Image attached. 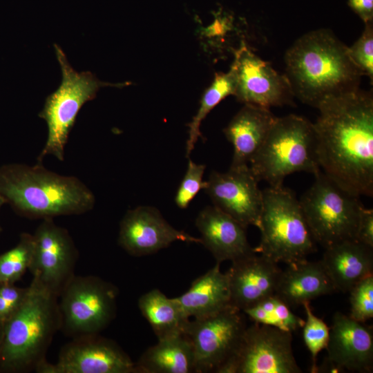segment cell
Here are the masks:
<instances>
[{
	"label": "cell",
	"instance_id": "1f68e13d",
	"mask_svg": "<svg viewBox=\"0 0 373 373\" xmlns=\"http://www.w3.org/2000/svg\"><path fill=\"white\" fill-rule=\"evenodd\" d=\"M361 37L348 47V53L354 64L363 75L373 80V26L366 23Z\"/></svg>",
	"mask_w": 373,
	"mask_h": 373
},
{
	"label": "cell",
	"instance_id": "83f0119b",
	"mask_svg": "<svg viewBox=\"0 0 373 373\" xmlns=\"http://www.w3.org/2000/svg\"><path fill=\"white\" fill-rule=\"evenodd\" d=\"M32 234H21L17 245L0 255V283H15L29 270L33 254Z\"/></svg>",
	"mask_w": 373,
	"mask_h": 373
},
{
	"label": "cell",
	"instance_id": "44dd1931",
	"mask_svg": "<svg viewBox=\"0 0 373 373\" xmlns=\"http://www.w3.org/2000/svg\"><path fill=\"white\" fill-rule=\"evenodd\" d=\"M276 117L268 108L244 104L223 130L233 148L230 166L248 165L265 142Z\"/></svg>",
	"mask_w": 373,
	"mask_h": 373
},
{
	"label": "cell",
	"instance_id": "5b68a950",
	"mask_svg": "<svg viewBox=\"0 0 373 373\" xmlns=\"http://www.w3.org/2000/svg\"><path fill=\"white\" fill-rule=\"evenodd\" d=\"M258 229L260 240L254 251L276 263L290 265L305 260L316 251V242L299 200L293 191L283 185L262 190Z\"/></svg>",
	"mask_w": 373,
	"mask_h": 373
},
{
	"label": "cell",
	"instance_id": "52a82bcc",
	"mask_svg": "<svg viewBox=\"0 0 373 373\" xmlns=\"http://www.w3.org/2000/svg\"><path fill=\"white\" fill-rule=\"evenodd\" d=\"M54 47L62 79L58 88L46 98L43 109L38 115L48 126L47 140L37 157L38 162L49 155L64 161L65 146L79 111L87 102L96 97L101 88H122L131 84L102 82L90 71L77 72L60 46L54 44Z\"/></svg>",
	"mask_w": 373,
	"mask_h": 373
},
{
	"label": "cell",
	"instance_id": "30bf717a",
	"mask_svg": "<svg viewBox=\"0 0 373 373\" xmlns=\"http://www.w3.org/2000/svg\"><path fill=\"white\" fill-rule=\"evenodd\" d=\"M245 314L229 305L213 314L190 319L184 334L193 350L196 373H220L236 354L247 328Z\"/></svg>",
	"mask_w": 373,
	"mask_h": 373
},
{
	"label": "cell",
	"instance_id": "8fae6325",
	"mask_svg": "<svg viewBox=\"0 0 373 373\" xmlns=\"http://www.w3.org/2000/svg\"><path fill=\"white\" fill-rule=\"evenodd\" d=\"M291 343V332L254 323L220 373H300Z\"/></svg>",
	"mask_w": 373,
	"mask_h": 373
},
{
	"label": "cell",
	"instance_id": "6da1fadb",
	"mask_svg": "<svg viewBox=\"0 0 373 373\" xmlns=\"http://www.w3.org/2000/svg\"><path fill=\"white\" fill-rule=\"evenodd\" d=\"M313 124L321 170L347 192L373 195V97L360 88L329 98Z\"/></svg>",
	"mask_w": 373,
	"mask_h": 373
},
{
	"label": "cell",
	"instance_id": "cb8c5ba5",
	"mask_svg": "<svg viewBox=\"0 0 373 373\" xmlns=\"http://www.w3.org/2000/svg\"><path fill=\"white\" fill-rule=\"evenodd\" d=\"M193 372H195L193 350L184 334L158 339L135 363V373Z\"/></svg>",
	"mask_w": 373,
	"mask_h": 373
},
{
	"label": "cell",
	"instance_id": "ac0fdd59",
	"mask_svg": "<svg viewBox=\"0 0 373 373\" xmlns=\"http://www.w3.org/2000/svg\"><path fill=\"white\" fill-rule=\"evenodd\" d=\"M231 262L226 272L231 305L243 311L275 294L282 271L278 263L255 252Z\"/></svg>",
	"mask_w": 373,
	"mask_h": 373
},
{
	"label": "cell",
	"instance_id": "7a4b0ae2",
	"mask_svg": "<svg viewBox=\"0 0 373 373\" xmlns=\"http://www.w3.org/2000/svg\"><path fill=\"white\" fill-rule=\"evenodd\" d=\"M285 64L294 96L316 108L329 98L358 89L363 75L348 47L327 29L298 38L287 50Z\"/></svg>",
	"mask_w": 373,
	"mask_h": 373
},
{
	"label": "cell",
	"instance_id": "4316f807",
	"mask_svg": "<svg viewBox=\"0 0 373 373\" xmlns=\"http://www.w3.org/2000/svg\"><path fill=\"white\" fill-rule=\"evenodd\" d=\"M242 312L254 323L270 325L286 332H292L303 327L305 322L274 294Z\"/></svg>",
	"mask_w": 373,
	"mask_h": 373
},
{
	"label": "cell",
	"instance_id": "d6986e66",
	"mask_svg": "<svg viewBox=\"0 0 373 373\" xmlns=\"http://www.w3.org/2000/svg\"><path fill=\"white\" fill-rule=\"evenodd\" d=\"M195 226L201 235V244L211 253L216 263L232 262L255 252L247 240L246 228L213 205L198 213Z\"/></svg>",
	"mask_w": 373,
	"mask_h": 373
},
{
	"label": "cell",
	"instance_id": "d590c367",
	"mask_svg": "<svg viewBox=\"0 0 373 373\" xmlns=\"http://www.w3.org/2000/svg\"><path fill=\"white\" fill-rule=\"evenodd\" d=\"M15 312L10 305L0 296V321L6 323Z\"/></svg>",
	"mask_w": 373,
	"mask_h": 373
},
{
	"label": "cell",
	"instance_id": "e0dca14e",
	"mask_svg": "<svg viewBox=\"0 0 373 373\" xmlns=\"http://www.w3.org/2000/svg\"><path fill=\"white\" fill-rule=\"evenodd\" d=\"M329 372L343 370L370 372L373 365L371 327L337 312L332 318L326 347Z\"/></svg>",
	"mask_w": 373,
	"mask_h": 373
},
{
	"label": "cell",
	"instance_id": "4dcf8cb0",
	"mask_svg": "<svg viewBox=\"0 0 373 373\" xmlns=\"http://www.w3.org/2000/svg\"><path fill=\"white\" fill-rule=\"evenodd\" d=\"M353 319L365 323L373 316V275L356 284L349 291Z\"/></svg>",
	"mask_w": 373,
	"mask_h": 373
},
{
	"label": "cell",
	"instance_id": "d6a6232c",
	"mask_svg": "<svg viewBox=\"0 0 373 373\" xmlns=\"http://www.w3.org/2000/svg\"><path fill=\"white\" fill-rule=\"evenodd\" d=\"M356 240L373 247V209H361L356 233Z\"/></svg>",
	"mask_w": 373,
	"mask_h": 373
},
{
	"label": "cell",
	"instance_id": "8d00e7d4",
	"mask_svg": "<svg viewBox=\"0 0 373 373\" xmlns=\"http://www.w3.org/2000/svg\"><path fill=\"white\" fill-rule=\"evenodd\" d=\"M4 325H5V323L0 321V358H1L3 338Z\"/></svg>",
	"mask_w": 373,
	"mask_h": 373
},
{
	"label": "cell",
	"instance_id": "8992f818",
	"mask_svg": "<svg viewBox=\"0 0 373 373\" xmlns=\"http://www.w3.org/2000/svg\"><path fill=\"white\" fill-rule=\"evenodd\" d=\"M249 164L258 182L269 186L283 185L285 178L296 172L314 175L321 169L313 123L294 114L277 117Z\"/></svg>",
	"mask_w": 373,
	"mask_h": 373
},
{
	"label": "cell",
	"instance_id": "5bb4252c",
	"mask_svg": "<svg viewBox=\"0 0 373 373\" xmlns=\"http://www.w3.org/2000/svg\"><path fill=\"white\" fill-rule=\"evenodd\" d=\"M40 373H135V363L113 341L99 334L73 338L61 350L57 363L45 361Z\"/></svg>",
	"mask_w": 373,
	"mask_h": 373
},
{
	"label": "cell",
	"instance_id": "484cf974",
	"mask_svg": "<svg viewBox=\"0 0 373 373\" xmlns=\"http://www.w3.org/2000/svg\"><path fill=\"white\" fill-rule=\"evenodd\" d=\"M235 77L230 68L227 73H219L210 86L204 90L199 108L187 126L189 137L186 146V157H189L198 138L201 136L200 126L207 115L224 99L235 93Z\"/></svg>",
	"mask_w": 373,
	"mask_h": 373
},
{
	"label": "cell",
	"instance_id": "9a60e30c",
	"mask_svg": "<svg viewBox=\"0 0 373 373\" xmlns=\"http://www.w3.org/2000/svg\"><path fill=\"white\" fill-rule=\"evenodd\" d=\"M249 165L230 166L228 171H212L206 181L205 192L213 206L246 229L258 228L262 208V191Z\"/></svg>",
	"mask_w": 373,
	"mask_h": 373
},
{
	"label": "cell",
	"instance_id": "f546056e",
	"mask_svg": "<svg viewBox=\"0 0 373 373\" xmlns=\"http://www.w3.org/2000/svg\"><path fill=\"white\" fill-rule=\"evenodd\" d=\"M206 166L197 164L189 158L187 169L175 196V202L181 209H186L191 202L202 189H204L206 181L203 175Z\"/></svg>",
	"mask_w": 373,
	"mask_h": 373
},
{
	"label": "cell",
	"instance_id": "836d02e7",
	"mask_svg": "<svg viewBox=\"0 0 373 373\" xmlns=\"http://www.w3.org/2000/svg\"><path fill=\"white\" fill-rule=\"evenodd\" d=\"M28 287L21 288L15 283H0V296L16 311L23 303Z\"/></svg>",
	"mask_w": 373,
	"mask_h": 373
},
{
	"label": "cell",
	"instance_id": "f1b7e54d",
	"mask_svg": "<svg viewBox=\"0 0 373 373\" xmlns=\"http://www.w3.org/2000/svg\"><path fill=\"white\" fill-rule=\"evenodd\" d=\"M303 306L306 314V320L303 326V339L312 355V372H316V358L319 352L327 347L329 336V327L321 318L313 313L309 302H305Z\"/></svg>",
	"mask_w": 373,
	"mask_h": 373
},
{
	"label": "cell",
	"instance_id": "d4e9b609",
	"mask_svg": "<svg viewBox=\"0 0 373 373\" xmlns=\"http://www.w3.org/2000/svg\"><path fill=\"white\" fill-rule=\"evenodd\" d=\"M137 304L157 339L184 334L189 318L185 316L175 298H169L154 289L142 295Z\"/></svg>",
	"mask_w": 373,
	"mask_h": 373
},
{
	"label": "cell",
	"instance_id": "2e32d148",
	"mask_svg": "<svg viewBox=\"0 0 373 373\" xmlns=\"http://www.w3.org/2000/svg\"><path fill=\"white\" fill-rule=\"evenodd\" d=\"M178 240L201 244L200 238L173 227L155 207L128 210L119 224L118 243L134 256L156 253Z\"/></svg>",
	"mask_w": 373,
	"mask_h": 373
},
{
	"label": "cell",
	"instance_id": "74e56055",
	"mask_svg": "<svg viewBox=\"0 0 373 373\" xmlns=\"http://www.w3.org/2000/svg\"><path fill=\"white\" fill-rule=\"evenodd\" d=\"M5 203H6L5 199L0 195V209H1V206ZM1 230H2V229L0 227V232L1 231Z\"/></svg>",
	"mask_w": 373,
	"mask_h": 373
},
{
	"label": "cell",
	"instance_id": "4fadbf2b",
	"mask_svg": "<svg viewBox=\"0 0 373 373\" xmlns=\"http://www.w3.org/2000/svg\"><path fill=\"white\" fill-rule=\"evenodd\" d=\"M34 249L30 271L32 279L59 296L75 276L78 252L69 232L52 218L43 219L32 234Z\"/></svg>",
	"mask_w": 373,
	"mask_h": 373
},
{
	"label": "cell",
	"instance_id": "3957f363",
	"mask_svg": "<svg viewBox=\"0 0 373 373\" xmlns=\"http://www.w3.org/2000/svg\"><path fill=\"white\" fill-rule=\"evenodd\" d=\"M0 195L19 215L32 219L82 214L95 202L77 178L49 171L41 162L1 166Z\"/></svg>",
	"mask_w": 373,
	"mask_h": 373
},
{
	"label": "cell",
	"instance_id": "277c9868",
	"mask_svg": "<svg viewBox=\"0 0 373 373\" xmlns=\"http://www.w3.org/2000/svg\"><path fill=\"white\" fill-rule=\"evenodd\" d=\"M58 296L32 279L26 297L4 325L0 368L8 372L36 370L60 329Z\"/></svg>",
	"mask_w": 373,
	"mask_h": 373
},
{
	"label": "cell",
	"instance_id": "7c38bea8",
	"mask_svg": "<svg viewBox=\"0 0 373 373\" xmlns=\"http://www.w3.org/2000/svg\"><path fill=\"white\" fill-rule=\"evenodd\" d=\"M231 68L235 77L234 96L243 104L269 108L294 104L295 96L285 75L278 73L243 41L234 51Z\"/></svg>",
	"mask_w": 373,
	"mask_h": 373
},
{
	"label": "cell",
	"instance_id": "9c48e42d",
	"mask_svg": "<svg viewBox=\"0 0 373 373\" xmlns=\"http://www.w3.org/2000/svg\"><path fill=\"white\" fill-rule=\"evenodd\" d=\"M117 288L94 276H74L61 291L59 310L60 329L78 336L97 334L114 319Z\"/></svg>",
	"mask_w": 373,
	"mask_h": 373
},
{
	"label": "cell",
	"instance_id": "e575fe53",
	"mask_svg": "<svg viewBox=\"0 0 373 373\" xmlns=\"http://www.w3.org/2000/svg\"><path fill=\"white\" fill-rule=\"evenodd\" d=\"M348 4L365 23L372 22L373 0H349Z\"/></svg>",
	"mask_w": 373,
	"mask_h": 373
},
{
	"label": "cell",
	"instance_id": "ba28073f",
	"mask_svg": "<svg viewBox=\"0 0 373 373\" xmlns=\"http://www.w3.org/2000/svg\"><path fill=\"white\" fill-rule=\"evenodd\" d=\"M299 202L316 243L324 248L356 240L361 209L358 196L343 188L321 170Z\"/></svg>",
	"mask_w": 373,
	"mask_h": 373
},
{
	"label": "cell",
	"instance_id": "ffe728a7",
	"mask_svg": "<svg viewBox=\"0 0 373 373\" xmlns=\"http://www.w3.org/2000/svg\"><path fill=\"white\" fill-rule=\"evenodd\" d=\"M325 249L321 262L336 291L349 292L373 275V247L349 240Z\"/></svg>",
	"mask_w": 373,
	"mask_h": 373
},
{
	"label": "cell",
	"instance_id": "603a6c76",
	"mask_svg": "<svg viewBox=\"0 0 373 373\" xmlns=\"http://www.w3.org/2000/svg\"><path fill=\"white\" fill-rule=\"evenodd\" d=\"M220 266L216 263L193 280L186 292L175 298L186 318L205 317L231 305L228 277Z\"/></svg>",
	"mask_w": 373,
	"mask_h": 373
},
{
	"label": "cell",
	"instance_id": "7402d4cb",
	"mask_svg": "<svg viewBox=\"0 0 373 373\" xmlns=\"http://www.w3.org/2000/svg\"><path fill=\"white\" fill-rule=\"evenodd\" d=\"M335 291L321 260H305L282 270L274 295L289 307H296Z\"/></svg>",
	"mask_w": 373,
	"mask_h": 373
}]
</instances>
